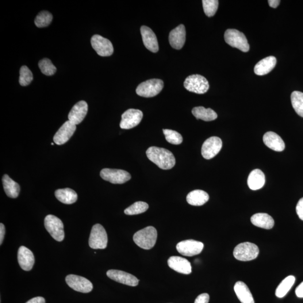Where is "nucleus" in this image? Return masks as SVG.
Segmentation results:
<instances>
[{
  "label": "nucleus",
  "instance_id": "obj_1",
  "mask_svg": "<svg viewBox=\"0 0 303 303\" xmlns=\"http://www.w3.org/2000/svg\"><path fill=\"white\" fill-rule=\"evenodd\" d=\"M146 155L148 159L161 169L170 170L175 166L174 155L165 148L151 147L147 149Z\"/></svg>",
  "mask_w": 303,
  "mask_h": 303
},
{
  "label": "nucleus",
  "instance_id": "obj_2",
  "mask_svg": "<svg viewBox=\"0 0 303 303\" xmlns=\"http://www.w3.org/2000/svg\"><path fill=\"white\" fill-rule=\"evenodd\" d=\"M157 238V230L153 226H148L140 230L133 236L134 242L138 246L146 250L155 246Z\"/></svg>",
  "mask_w": 303,
  "mask_h": 303
},
{
  "label": "nucleus",
  "instance_id": "obj_3",
  "mask_svg": "<svg viewBox=\"0 0 303 303\" xmlns=\"http://www.w3.org/2000/svg\"><path fill=\"white\" fill-rule=\"evenodd\" d=\"M225 42L233 47L239 49L244 52L249 51L250 46L248 42L246 37L242 32L233 29H229L226 30L224 34Z\"/></svg>",
  "mask_w": 303,
  "mask_h": 303
},
{
  "label": "nucleus",
  "instance_id": "obj_4",
  "mask_svg": "<svg viewBox=\"0 0 303 303\" xmlns=\"http://www.w3.org/2000/svg\"><path fill=\"white\" fill-rule=\"evenodd\" d=\"M259 253L257 245L250 242L237 245L233 250L234 257L240 261H250L257 257Z\"/></svg>",
  "mask_w": 303,
  "mask_h": 303
},
{
  "label": "nucleus",
  "instance_id": "obj_5",
  "mask_svg": "<svg viewBox=\"0 0 303 303\" xmlns=\"http://www.w3.org/2000/svg\"><path fill=\"white\" fill-rule=\"evenodd\" d=\"M163 86L162 80L158 79L148 80L138 86L136 93L141 97H153L160 93L163 89Z\"/></svg>",
  "mask_w": 303,
  "mask_h": 303
},
{
  "label": "nucleus",
  "instance_id": "obj_6",
  "mask_svg": "<svg viewBox=\"0 0 303 303\" xmlns=\"http://www.w3.org/2000/svg\"><path fill=\"white\" fill-rule=\"evenodd\" d=\"M187 91L197 94H204L209 90L208 80L201 75H191L187 77L184 83Z\"/></svg>",
  "mask_w": 303,
  "mask_h": 303
},
{
  "label": "nucleus",
  "instance_id": "obj_7",
  "mask_svg": "<svg viewBox=\"0 0 303 303\" xmlns=\"http://www.w3.org/2000/svg\"><path fill=\"white\" fill-rule=\"evenodd\" d=\"M45 226L53 239L57 241H62L64 239V224L60 218L49 214L45 218Z\"/></svg>",
  "mask_w": 303,
  "mask_h": 303
},
{
  "label": "nucleus",
  "instance_id": "obj_8",
  "mask_svg": "<svg viewBox=\"0 0 303 303\" xmlns=\"http://www.w3.org/2000/svg\"><path fill=\"white\" fill-rule=\"evenodd\" d=\"M108 238L105 229L99 224L92 228L89 239L90 247L94 249H105L107 247Z\"/></svg>",
  "mask_w": 303,
  "mask_h": 303
},
{
  "label": "nucleus",
  "instance_id": "obj_9",
  "mask_svg": "<svg viewBox=\"0 0 303 303\" xmlns=\"http://www.w3.org/2000/svg\"><path fill=\"white\" fill-rule=\"evenodd\" d=\"M100 176L106 181L115 184H124L131 179V175L128 172L111 168H103L100 172Z\"/></svg>",
  "mask_w": 303,
  "mask_h": 303
},
{
  "label": "nucleus",
  "instance_id": "obj_10",
  "mask_svg": "<svg viewBox=\"0 0 303 303\" xmlns=\"http://www.w3.org/2000/svg\"><path fill=\"white\" fill-rule=\"evenodd\" d=\"M91 42L92 47L96 51L98 55L106 57L113 55V45L107 38L95 34L92 37Z\"/></svg>",
  "mask_w": 303,
  "mask_h": 303
},
{
  "label": "nucleus",
  "instance_id": "obj_11",
  "mask_svg": "<svg viewBox=\"0 0 303 303\" xmlns=\"http://www.w3.org/2000/svg\"><path fill=\"white\" fill-rule=\"evenodd\" d=\"M65 280L67 284L71 289L83 293H90L93 290V284L85 278L82 276L69 275L67 276Z\"/></svg>",
  "mask_w": 303,
  "mask_h": 303
},
{
  "label": "nucleus",
  "instance_id": "obj_12",
  "mask_svg": "<svg viewBox=\"0 0 303 303\" xmlns=\"http://www.w3.org/2000/svg\"><path fill=\"white\" fill-rule=\"evenodd\" d=\"M143 117L140 110L130 109L122 115L120 126L121 129H130L139 125Z\"/></svg>",
  "mask_w": 303,
  "mask_h": 303
},
{
  "label": "nucleus",
  "instance_id": "obj_13",
  "mask_svg": "<svg viewBox=\"0 0 303 303\" xmlns=\"http://www.w3.org/2000/svg\"><path fill=\"white\" fill-rule=\"evenodd\" d=\"M204 248V244L194 240H186L180 241L176 245V249L180 254L187 256H192L200 254Z\"/></svg>",
  "mask_w": 303,
  "mask_h": 303
},
{
  "label": "nucleus",
  "instance_id": "obj_14",
  "mask_svg": "<svg viewBox=\"0 0 303 303\" xmlns=\"http://www.w3.org/2000/svg\"><path fill=\"white\" fill-rule=\"evenodd\" d=\"M222 147V142L220 138L210 137L203 144L202 155L206 160L212 159L220 152Z\"/></svg>",
  "mask_w": 303,
  "mask_h": 303
},
{
  "label": "nucleus",
  "instance_id": "obj_15",
  "mask_svg": "<svg viewBox=\"0 0 303 303\" xmlns=\"http://www.w3.org/2000/svg\"><path fill=\"white\" fill-rule=\"evenodd\" d=\"M107 276L115 281L130 286H137L140 281L136 276L120 270H110L107 272Z\"/></svg>",
  "mask_w": 303,
  "mask_h": 303
},
{
  "label": "nucleus",
  "instance_id": "obj_16",
  "mask_svg": "<svg viewBox=\"0 0 303 303\" xmlns=\"http://www.w3.org/2000/svg\"><path fill=\"white\" fill-rule=\"evenodd\" d=\"M76 127V125L68 120L61 126L58 131L53 137V141L57 145H63L66 143L73 136Z\"/></svg>",
  "mask_w": 303,
  "mask_h": 303
},
{
  "label": "nucleus",
  "instance_id": "obj_17",
  "mask_svg": "<svg viewBox=\"0 0 303 303\" xmlns=\"http://www.w3.org/2000/svg\"><path fill=\"white\" fill-rule=\"evenodd\" d=\"M88 110V106L86 101L76 103L69 114V120L75 125L81 123L86 117Z\"/></svg>",
  "mask_w": 303,
  "mask_h": 303
},
{
  "label": "nucleus",
  "instance_id": "obj_18",
  "mask_svg": "<svg viewBox=\"0 0 303 303\" xmlns=\"http://www.w3.org/2000/svg\"><path fill=\"white\" fill-rule=\"evenodd\" d=\"M18 260L19 266L23 270L26 271L31 270L35 262L32 252L24 246H21L19 248Z\"/></svg>",
  "mask_w": 303,
  "mask_h": 303
},
{
  "label": "nucleus",
  "instance_id": "obj_19",
  "mask_svg": "<svg viewBox=\"0 0 303 303\" xmlns=\"http://www.w3.org/2000/svg\"><path fill=\"white\" fill-rule=\"evenodd\" d=\"M140 32L145 47L152 52H158L159 50L158 41L153 30L147 26H142L140 28Z\"/></svg>",
  "mask_w": 303,
  "mask_h": 303
},
{
  "label": "nucleus",
  "instance_id": "obj_20",
  "mask_svg": "<svg viewBox=\"0 0 303 303\" xmlns=\"http://www.w3.org/2000/svg\"><path fill=\"white\" fill-rule=\"evenodd\" d=\"M168 38H169L168 40L172 48L176 49L182 48L186 40L185 26L181 24L172 30Z\"/></svg>",
  "mask_w": 303,
  "mask_h": 303
},
{
  "label": "nucleus",
  "instance_id": "obj_21",
  "mask_svg": "<svg viewBox=\"0 0 303 303\" xmlns=\"http://www.w3.org/2000/svg\"><path fill=\"white\" fill-rule=\"evenodd\" d=\"M168 265L171 269L180 274L189 275L192 271L190 263L186 259L181 256H171L168 259Z\"/></svg>",
  "mask_w": 303,
  "mask_h": 303
},
{
  "label": "nucleus",
  "instance_id": "obj_22",
  "mask_svg": "<svg viewBox=\"0 0 303 303\" xmlns=\"http://www.w3.org/2000/svg\"><path fill=\"white\" fill-rule=\"evenodd\" d=\"M263 142L266 146L275 151L282 152L284 150L285 144L282 138L278 134L268 132L264 134Z\"/></svg>",
  "mask_w": 303,
  "mask_h": 303
},
{
  "label": "nucleus",
  "instance_id": "obj_23",
  "mask_svg": "<svg viewBox=\"0 0 303 303\" xmlns=\"http://www.w3.org/2000/svg\"><path fill=\"white\" fill-rule=\"evenodd\" d=\"M277 60L274 56H268L256 65L254 71L258 75H264L269 73L276 66Z\"/></svg>",
  "mask_w": 303,
  "mask_h": 303
},
{
  "label": "nucleus",
  "instance_id": "obj_24",
  "mask_svg": "<svg viewBox=\"0 0 303 303\" xmlns=\"http://www.w3.org/2000/svg\"><path fill=\"white\" fill-rule=\"evenodd\" d=\"M265 175L259 169L253 170L249 174L248 179V185L253 190L261 189L265 184Z\"/></svg>",
  "mask_w": 303,
  "mask_h": 303
},
{
  "label": "nucleus",
  "instance_id": "obj_25",
  "mask_svg": "<svg viewBox=\"0 0 303 303\" xmlns=\"http://www.w3.org/2000/svg\"><path fill=\"white\" fill-rule=\"evenodd\" d=\"M251 221L256 227L267 230L273 228L275 224L274 218L269 214L264 213L254 214L251 217Z\"/></svg>",
  "mask_w": 303,
  "mask_h": 303
},
{
  "label": "nucleus",
  "instance_id": "obj_26",
  "mask_svg": "<svg viewBox=\"0 0 303 303\" xmlns=\"http://www.w3.org/2000/svg\"><path fill=\"white\" fill-rule=\"evenodd\" d=\"M235 293L241 303H255L254 298L250 290L242 281L236 282L234 286Z\"/></svg>",
  "mask_w": 303,
  "mask_h": 303
},
{
  "label": "nucleus",
  "instance_id": "obj_27",
  "mask_svg": "<svg viewBox=\"0 0 303 303\" xmlns=\"http://www.w3.org/2000/svg\"><path fill=\"white\" fill-rule=\"evenodd\" d=\"M209 198V195L206 191L195 190L187 194L186 201L191 206H201L208 202Z\"/></svg>",
  "mask_w": 303,
  "mask_h": 303
},
{
  "label": "nucleus",
  "instance_id": "obj_28",
  "mask_svg": "<svg viewBox=\"0 0 303 303\" xmlns=\"http://www.w3.org/2000/svg\"><path fill=\"white\" fill-rule=\"evenodd\" d=\"M3 189L6 194L10 198H16L20 193V186L19 184L11 179L6 174L3 175L2 178Z\"/></svg>",
  "mask_w": 303,
  "mask_h": 303
},
{
  "label": "nucleus",
  "instance_id": "obj_29",
  "mask_svg": "<svg viewBox=\"0 0 303 303\" xmlns=\"http://www.w3.org/2000/svg\"><path fill=\"white\" fill-rule=\"evenodd\" d=\"M55 197L60 202L66 205L73 204L78 199L77 193L70 188L56 190Z\"/></svg>",
  "mask_w": 303,
  "mask_h": 303
},
{
  "label": "nucleus",
  "instance_id": "obj_30",
  "mask_svg": "<svg viewBox=\"0 0 303 303\" xmlns=\"http://www.w3.org/2000/svg\"><path fill=\"white\" fill-rule=\"evenodd\" d=\"M192 114L197 119L205 121H213L217 118V114L215 111L211 109H206L202 106L194 107L192 110Z\"/></svg>",
  "mask_w": 303,
  "mask_h": 303
},
{
  "label": "nucleus",
  "instance_id": "obj_31",
  "mask_svg": "<svg viewBox=\"0 0 303 303\" xmlns=\"http://www.w3.org/2000/svg\"><path fill=\"white\" fill-rule=\"evenodd\" d=\"M295 281V278L294 276H287L276 289V297L280 298L284 297L294 284Z\"/></svg>",
  "mask_w": 303,
  "mask_h": 303
},
{
  "label": "nucleus",
  "instance_id": "obj_32",
  "mask_svg": "<svg viewBox=\"0 0 303 303\" xmlns=\"http://www.w3.org/2000/svg\"><path fill=\"white\" fill-rule=\"evenodd\" d=\"M291 101L295 112L303 117V93L294 91L291 95Z\"/></svg>",
  "mask_w": 303,
  "mask_h": 303
},
{
  "label": "nucleus",
  "instance_id": "obj_33",
  "mask_svg": "<svg viewBox=\"0 0 303 303\" xmlns=\"http://www.w3.org/2000/svg\"><path fill=\"white\" fill-rule=\"evenodd\" d=\"M149 206L144 202H137L130 206L124 210V213L127 215H136L147 211Z\"/></svg>",
  "mask_w": 303,
  "mask_h": 303
},
{
  "label": "nucleus",
  "instance_id": "obj_34",
  "mask_svg": "<svg viewBox=\"0 0 303 303\" xmlns=\"http://www.w3.org/2000/svg\"><path fill=\"white\" fill-rule=\"evenodd\" d=\"M52 15L47 11H42L37 15L34 21L38 28H44L51 24L52 21Z\"/></svg>",
  "mask_w": 303,
  "mask_h": 303
},
{
  "label": "nucleus",
  "instance_id": "obj_35",
  "mask_svg": "<svg viewBox=\"0 0 303 303\" xmlns=\"http://www.w3.org/2000/svg\"><path fill=\"white\" fill-rule=\"evenodd\" d=\"M38 67H39L42 73L47 76L55 74L57 70L55 65L52 64L50 60L47 58L40 60L39 63H38Z\"/></svg>",
  "mask_w": 303,
  "mask_h": 303
},
{
  "label": "nucleus",
  "instance_id": "obj_36",
  "mask_svg": "<svg viewBox=\"0 0 303 303\" xmlns=\"http://www.w3.org/2000/svg\"><path fill=\"white\" fill-rule=\"evenodd\" d=\"M218 3L217 0H203V10L207 17L214 16L218 9Z\"/></svg>",
  "mask_w": 303,
  "mask_h": 303
},
{
  "label": "nucleus",
  "instance_id": "obj_37",
  "mask_svg": "<svg viewBox=\"0 0 303 303\" xmlns=\"http://www.w3.org/2000/svg\"><path fill=\"white\" fill-rule=\"evenodd\" d=\"M33 80L32 72L26 66H23L20 69L19 83L22 86H27Z\"/></svg>",
  "mask_w": 303,
  "mask_h": 303
},
{
  "label": "nucleus",
  "instance_id": "obj_38",
  "mask_svg": "<svg viewBox=\"0 0 303 303\" xmlns=\"http://www.w3.org/2000/svg\"><path fill=\"white\" fill-rule=\"evenodd\" d=\"M163 132L168 143L174 145L182 143L183 141V137L178 132L170 129H163Z\"/></svg>",
  "mask_w": 303,
  "mask_h": 303
},
{
  "label": "nucleus",
  "instance_id": "obj_39",
  "mask_svg": "<svg viewBox=\"0 0 303 303\" xmlns=\"http://www.w3.org/2000/svg\"><path fill=\"white\" fill-rule=\"evenodd\" d=\"M210 301V295L207 293L199 295L195 299L194 303H209Z\"/></svg>",
  "mask_w": 303,
  "mask_h": 303
},
{
  "label": "nucleus",
  "instance_id": "obj_40",
  "mask_svg": "<svg viewBox=\"0 0 303 303\" xmlns=\"http://www.w3.org/2000/svg\"><path fill=\"white\" fill-rule=\"evenodd\" d=\"M296 211L299 218L303 221V198L299 201L296 207Z\"/></svg>",
  "mask_w": 303,
  "mask_h": 303
},
{
  "label": "nucleus",
  "instance_id": "obj_41",
  "mask_svg": "<svg viewBox=\"0 0 303 303\" xmlns=\"http://www.w3.org/2000/svg\"><path fill=\"white\" fill-rule=\"evenodd\" d=\"M5 234V228L3 224H0V244L2 245Z\"/></svg>",
  "mask_w": 303,
  "mask_h": 303
},
{
  "label": "nucleus",
  "instance_id": "obj_42",
  "mask_svg": "<svg viewBox=\"0 0 303 303\" xmlns=\"http://www.w3.org/2000/svg\"><path fill=\"white\" fill-rule=\"evenodd\" d=\"M295 294L298 298H303V281L297 287Z\"/></svg>",
  "mask_w": 303,
  "mask_h": 303
},
{
  "label": "nucleus",
  "instance_id": "obj_43",
  "mask_svg": "<svg viewBox=\"0 0 303 303\" xmlns=\"http://www.w3.org/2000/svg\"><path fill=\"white\" fill-rule=\"evenodd\" d=\"M45 299L43 297H38L34 298L26 303H45Z\"/></svg>",
  "mask_w": 303,
  "mask_h": 303
},
{
  "label": "nucleus",
  "instance_id": "obj_44",
  "mask_svg": "<svg viewBox=\"0 0 303 303\" xmlns=\"http://www.w3.org/2000/svg\"><path fill=\"white\" fill-rule=\"evenodd\" d=\"M280 0H269L268 1V4L271 7H273V8H276L280 3Z\"/></svg>",
  "mask_w": 303,
  "mask_h": 303
},
{
  "label": "nucleus",
  "instance_id": "obj_45",
  "mask_svg": "<svg viewBox=\"0 0 303 303\" xmlns=\"http://www.w3.org/2000/svg\"><path fill=\"white\" fill-rule=\"evenodd\" d=\"M51 145H54V143H52Z\"/></svg>",
  "mask_w": 303,
  "mask_h": 303
}]
</instances>
